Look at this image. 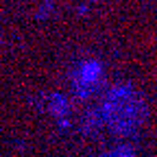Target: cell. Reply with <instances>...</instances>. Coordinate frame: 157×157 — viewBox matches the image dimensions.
<instances>
[{
    "label": "cell",
    "mask_w": 157,
    "mask_h": 157,
    "mask_svg": "<svg viewBox=\"0 0 157 157\" xmlns=\"http://www.w3.org/2000/svg\"><path fill=\"white\" fill-rule=\"evenodd\" d=\"M105 118L107 124L118 133H131L144 122L146 118V103L129 85L113 87L105 103Z\"/></svg>",
    "instance_id": "cell-1"
},
{
    "label": "cell",
    "mask_w": 157,
    "mask_h": 157,
    "mask_svg": "<svg viewBox=\"0 0 157 157\" xmlns=\"http://www.w3.org/2000/svg\"><path fill=\"white\" fill-rule=\"evenodd\" d=\"M107 157H124V155H120V153H111V155H107Z\"/></svg>",
    "instance_id": "cell-2"
}]
</instances>
